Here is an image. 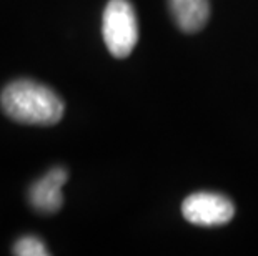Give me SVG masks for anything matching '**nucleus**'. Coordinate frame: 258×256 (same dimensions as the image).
Returning <instances> with one entry per match:
<instances>
[{
  "instance_id": "f257e3e1",
  "label": "nucleus",
  "mask_w": 258,
  "mask_h": 256,
  "mask_svg": "<svg viewBox=\"0 0 258 256\" xmlns=\"http://www.w3.org/2000/svg\"><path fill=\"white\" fill-rule=\"evenodd\" d=\"M0 105L19 123L50 127L63 117L65 103L55 90L30 78L14 80L0 94Z\"/></svg>"
},
{
  "instance_id": "39448f33",
  "label": "nucleus",
  "mask_w": 258,
  "mask_h": 256,
  "mask_svg": "<svg viewBox=\"0 0 258 256\" xmlns=\"http://www.w3.org/2000/svg\"><path fill=\"white\" fill-rule=\"evenodd\" d=\"M175 24L185 34H195L207 25L210 17L208 0H168Z\"/></svg>"
},
{
  "instance_id": "423d86ee",
  "label": "nucleus",
  "mask_w": 258,
  "mask_h": 256,
  "mask_svg": "<svg viewBox=\"0 0 258 256\" xmlns=\"http://www.w3.org/2000/svg\"><path fill=\"white\" fill-rule=\"evenodd\" d=\"M14 254L17 256H48V249L45 243L35 235H25L19 238L14 244Z\"/></svg>"
},
{
  "instance_id": "20e7f679",
  "label": "nucleus",
  "mask_w": 258,
  "mask_h": 256,
  "mask_svg": "<svg viewBox=\"0 0 258 256\" xmlns=\"http://www.w3.org/2000/svg\"><path fill=\"white\" fill-rule=\"evenodd\" d=\"M69 180V172L63 166H53L29 188V203L38 213L52 215L62 208V188Z\"/></svg>"
},
{
  "instance_id": "f03ea898",
  "label": "nucleus",
  "mask_w": 258,
  "mask_h": 256,
  "mask_svg": "<svg viewBox=\"0 0 258 256\" xmlns=\"http://www.w3.org/2000/svg\"><path fill=\"white\" fill-rule=\"evenodd\" d=\"M103 42L115 58H127L139 42V22L128 0H108L102 15Z\"/></svg>"
},
{
  "instance_id": "7ed1b4c3",
  "label": "nucleus",
  "mask_w": 258,
  "mask_h": 256,
  "mask_svg": "<svg viewBox=\"0 0 258 256\" xmlns=\"http://www.w3.org/2000/svg\"><path fill=\"white\" fill-rule=\"evenodd\" d=\"M182 215L186 221L197 226H222L233 220L235 205L225 195L199 192L183 200Z\"/></svg>"
}]
</instances>
